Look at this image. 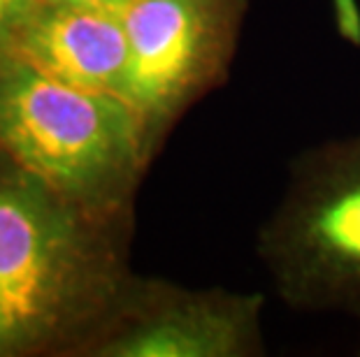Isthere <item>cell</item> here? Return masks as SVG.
Wrapping results in <instances>:
<instances>
[{"mask_svg":"<svg viewBox=\"0 0 360 357\" xmlns=\"http://www.w3.org/2000/svg\"><path fill=\"white\" fill-rule=\"evenodd\" d=\"M256 253L286 307L360 318V133L295 158Z\"/></svg>","mask_w":360,"mask_h":357,"instance_id":"3","label":"cell"},{"mask_svg":"<svg viewBox=\"0 0 360 357\" xmlns=\"http://www.w3.org/2000/svg\"><path fill=\"white\" fill-rule=\"evenodd\" d=\"M0 161V357L77 355L133 274L126 223Z\"/></svg>","mask_w":360,"mask_h":357,"instance_id":"1","label":"cell"},{"mask_svg":"<svg viewBox=\"0 0 360 357\" xmlns=\"http://www.w3.org/2000/svg\"><path fill=\"white\" fill-rule=\"evenodd\" d=\"M260 292L184 288L133 276L77 355L258 357L265 353Z\"/></svg>","mask_w":360,"mask_h":357,"instance_id":"5","label":"cell"},{"mask_svg":"<svg viewBox=\"0 0 360 357\" xmlns=\"http://www.w3.org/2000/svg\"><path fill=\"white\" fill-rule=\"evenodd\" d=\"M3 51L56 81L124 97L128 37L121 12L40 0Z\"/></svg>","mask_w":360,"mask_h":357,"instance_id":"6","label":"cell"},{"mask_svg":"<svg viewBox=\"0 0 360 357\" xmlns=\"http://www.w3.org/2000/svg\"><path fill=\"white\" fill-rule=\"evenodd\" d=\"M42 3H56V5H79V7H94V10L107 12H124L137 0H42Z\"/></svg>","mask_w":360,"mask_h":357,"instance_id":"8","label":"cell"},{"mask_svg":"<svg viewBox=\"0 0 360 357\" xmlns=\"http://www.w3.org/2000/svg\"><path fill=\"white\" fill-rule=\"evenodd\" d=\"M249 0H137L121 12L128 37L124 100L156 151L177 121L224 86Z\"/></svg>","mask_w":360,"mask_h":357,"instance_id":"4","label":"cell"},{"mask_svg":"<svg viewBox=\"0 0 360 357\" xmlns=\"http://www.w3.org/2000/svg\"><path fill=\"white\" fill-rule=\"evenodd\" d=\"M40 0H0V51L7 47L21 24L35 12Z\"/></svg>","mask_w":360,"mask_h":357,"instance_id":"7","label":"cell"},{"mask_svg":"<svg viewBox=\"0 0 360 357\" xmlns=\"http://www.w3.org/2000/svg\"><path fill=\"white\" fill-rule=\"evenodd\" d=\"M0 154L101 214H130L151 156L119 95L56 81L0 51Z\"/></svg>","mask_w":360,"mask_h":357,"instance_id":"2","label":"cell"}]
</instances>
